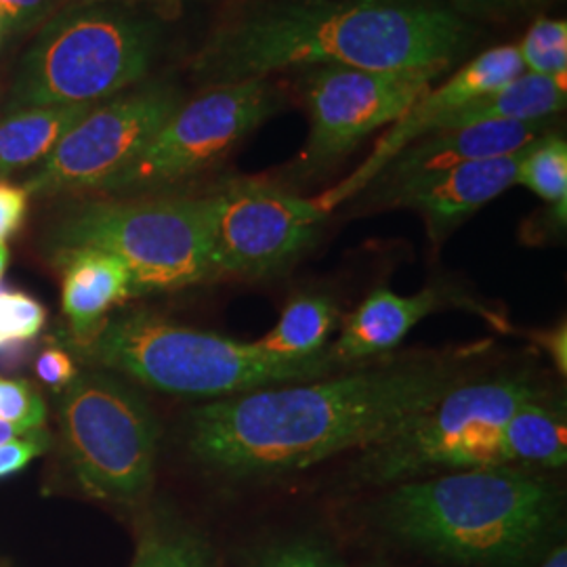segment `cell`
Returning <instances> with one entry per match:
<instances>
[{
	"label": "cell",
	"instance_id": "obj_16",
	"mask_svg": "<svg viewBox=\"0 0 567 567\" xmlns=\"http://www.w3.org/2000/svg\"><path fill=\"white\" fill-rule=\"evenodd\" d=\"M446 305H461V299H454L446 288H425L408 297L389 288H374L347 318L341 339L330 347V355L341 365L383 355L402 343L412 328Z\"/></svg>",
	"mask_w": 567,
	"mask_h": 567
},
{
	"label": "cell",
	"instance_id": "obj_20",
	"mask_svg": "<svg viewBox=\"0 0 567 567\" xmlns=\"http://www.w3.org/2000/svg\"><path fill=\"white\" fill-rule=\"evenodd\" d=\"M93 107L95 103H74L13 112L0 122V175L44 161L61 137Z\"/></svg>",
	"mask_w": 567,
	"mask_h": 567
},
{
	"label": "cell",
	"instance_id": "obj_14",
	"mask_svg": "<svg viewBox=\"0 0 567 567\" xmlns=\"http://www.w3.org/2000/svg\"><path fill=\"white\" fill-rule=\"evenodd\" d=\"M527 147L529 145L508 156L458 164L395 185L381 194H372L370 203L402 206L421 213L429 238L435 244L444 243L471 215L515 185L517 168L526 156Z\"/></svg>",
	"mask_w": 567,
	"mask_h": 567
},
{
	"label": "cell",
	"instance_id": "obj_9",
	"mask_svg": "<svg viewBox=\"0 0 567 567\" xmlns=\"http://www.w3.org/2000/svg\"><path fill=\"white\" fill-rule=\"evenodd\" d=\"M278 105L265 81L208 86L182 103L137 158L103 185L105 194H143L182 182L219 163L229 150L264 124Z\"/></svg>",
	"mask_w": 567,
	"mask_h": 567
},
{
	"label": "cell",
	"instance_id": "obj_12",
	"mask_svg": "<svg viewBox=\"0 0 567 567\" xmlns=\"http://www.w3.org/2000/svg\"><path fill=\"white\" fill-rule=\"evenodd\" d=\"M179 105L171 86H154L93 107L42 161L25 192L49 196L102 189L137 158Z\"/></svg>",
	"mask_w": 567,
	"mask_h": 567
},
{
	"label": "cell",
	"instance_id": "obj_10",
	"mask_svg": "<svg viewBox=\"0 0 567 567\" xmlns=\"http://www.w3.org/2000/svg\"><path fill=\"white\" fill-rule=\"evenodd\" d=\"M217 278L282 271L316 240L326 219L318 200L257 179H236L204 196Z\"/></svg>",
	"mask_w": 567,
	"mask_h": 567
},
{
	"label": "cell",
	"instance_id": "obj_8",
	"mask_svg": "<svg viewBox=\"0 0 567 567\" xmlns=\"http://www.w3.org/2000/svg\"><path fill=\"white\" fill-rule=\"evenodd\" d=\"M61 431L82 489L137 505L154 484L158 425L142 398L110 374H76L61 400Z\"/></svg>",
	"mask_w": 567,
	"mask_h": 567
},
{
	"label": "cell",
	"instance_id": "obj_21",
	"mask_svg": "<svg viewBox=\"0 0 567 567\" xmlns=\"http://www.w3.org/2000/svg\"><path fill=\"white\" fill-rule=\"evenodd\" d=\"M337 324L339 311L334 301L326 295L305 292L286 303L278 324L255 343L278 360H309L324 353Z\"/></svg>",
	"mask_w": 567,
	"mask_h": 567
},
{
	"label": "cell",
	"instance_id": "obj_1",
	"mask_svg": "<svg viewBox=\"0 0 567 567\" xmlns=\"http://www.w3.org/2000/svg\"><path fill=\"white\" fill-rule=\"evenodd\" d=\"M466 379L440 360L265 386L189 412L187 447L231 480L297 473L383 444Z\"/></svg>",
	"mask_w": 567,
	"mask_h": 567
},
{
	"label": "cell",
	"instance_id": "obj_33",
	"mask_svg": "<svg viewBox=\"0 0 567 567\" xmlns=\"http://www.w3.org/2000/svg\"><path fill=\"white\" fill-rule=\"evenodd\" d=\"M532 341L538 344L553 365L557 368L559 374H566L567 372V324L553 326L547 330H536L532 332Z\"/></svg>",
	"mask_w": 567,
	"mask_h": 567
},
{
	"label": "cell",
	"instance_id": "obj_29",
	"mask_svg": "<svg viewBox=\"0 0 567 567\" xmlns=\"http://www.w3.org/2000/svg\"><path fill=\"white\" fill-rule=\"evenodd\" d=\"M58 0H0V37L25 32L44 20Z\"/></svg>",
	"mask_w": 567,
	"mask_h": 567
},
{
	"label": "cell",
	"instance_id": "obj_27",
	"mask_svg": "<svg viewBox=\"0 0 567 567\" xmlns=\"http://www.w3.org/2000/svg\"><path fill=\"white\" fill-rule=\"evenodd\" d=\"M252 567H344L337 555L316 540H290L267 548Z\"/></svg>",
	"mask_w": 567,
	"mask_h": 567
},
{
	"label": "cell",
	"instance_id": "obj_32",
	"mask_svg": "<svg viewBox=\"0 0 567 567\" xmlns=\"http://www.w3.org/2000/svg\"><path fill=\"white\" fill-rule=\"evenodd\" d=\"M37 374L44 385L65 389L76 379V365L61 349H49L37 360Z\"/></svg>",
	"mask_w": 567,
	"mask_h": 567
},
{
	"label": "cell",
	"instance_id": "obj_28",
	"mask_svg": "<svg viewBox=\"0 0 567 567\" xmlns=\"http://www.w3.org/2000/svg\"><path fill=\"white\" fill-rule=\"evenodd\" d=\"M450 11L480 20H513L529 11H538L548 0H446Z\"/></svg>",
	"mask_w": 567,
	"mask_h": 567
},
{
	"label": "cell",
	"instance_id": "obj_17",
	"mask_svg": "<svg viewBox=\"0 0 567 567\" xmlns=\"http://www.w3.org/2000/svg\"><path fill=\"white\" fill-rule=\"evenodd\" d=\"M61 307L76 343H89L107 313L133 297L131 274L121 259L95 248L60 250Z\"/></svg>",
	"mask_w": 567,
	"mask_h": 567
},
{
	"label": "cell",
	"instance_id": "obj_34",
	"mask_svg": "<svg viewBox=\"0 0 567 567\" xmlns=\"http://www.w3.org/2000/svg\"><path fill=\"white\" fill-rule=\"evenodd\" d=\"M538 567H567V548L566 545L553 548L545 557V561Z\"/></svg>",
	"mask_w": 567,
	"mask_h": 567
},
{
	"label": "cell",
	"instance_id": "obj_7",
	"mask_svg": "<svg viewBox=\"0 0 567 567\" xmlns=\"http://www.w3.org/2000/svg\"><path fill=\"white\" fill-rule=\"evenodd\" d=\"M65 248H95L121 259L133 297L173 292L217 278L203 198L93 203L55 229Z\"/></svg>",
	"mask_w": 567,
	"mask_h": 567
},
{
	"label": "cell",
	"instance_id": "obj_22",
	"mask_svg": "<svg viewBox=\"0 0 567 567\" xmlns=\"http://www.w3.org/2000/svg\"><path fill=\"white\" fill-rule=\"evenodd\" d=\"M515 185H524L540 200L550 204L559 224H566L567 143L559 135H543L529 143L517 168Z\"/></svg>",
	"mask_w": 567,
	"mask_h": 567
},
{
	"label": "cell",
	"instance_id": "obj_4",
	"mask_svg": "<svg viewBox=\"0 0 567 567\" xmlns=\"http://www.w3.org/2000/svg\"><path fill=\"white\" fill-rule=\"evenodd\" d=\"M91 364L122 372L142 385L189 398H231L265 386L316 381L337 362L324 353L288 362L259 344L243 343L217 332L168 322L150 311H133L107 320L81 344Z\"/></svg>",
	"mask_w": 567,
	"mask_h": 567
},
{
	"label": "cell",
	"instance_id": "obj_26",
	"mask_svg": "<svg viewBox=\"0 0 567 567\" xmlns=\"http://www.w3.org/2000/svg\"><path fill=\"white\" fill-rule=\"evenodd\" d=\"M47 408L39 391L25 381H11L0 377V421L20 426L30 433L44 425Z\"/></svg>",
	"mask_w": 567,
	"mask_h": 567
},
{
	"label": "cell",
	"instance_id": "obj_2",
	"mask_svg": "<svg viewBox=\"0 0 567 567\" xmlns=\"http://www.w3.org/2000/svg\"><path fill=\"white\" fill-rule=\"evenodd\" d=\"M466 41L465 21L429 0H264L213 34L196 72L215 86L299 65L447 68Z\"/></svg>",
	"mask_w": 567,
	"mask_h": 567
},
{
	"label": "cell",
	"instance_id": "obj_13",
	"mask_svg": "<svg viewBox=\"0 0 567 567\" xmlns=\"http://www.w3.org/2000/svg\"><path fill=\"white\" fill-rule=\"evenodd\" d=\"M524 74V65L515 44H503L489 49L480 58L468 61L465 68L458 70L450 81L437 89H429L416 102L412 103L400 121L393 122L391 131L381 142L377 143L374 152L353 175H349L341 185L326 192L318 198L326 213H330L337 204L349 200L358 192L365 189L372 179L391 163L410 143L419 142L421 137L435 133L444 122L456 112L465 110L482 97L494 93L496 89L515 81Z\"/></svg>",
	"mask_w": 567,
	"mask_h": 567
},
{
	"label": "cell",
	"instance_id": "obj_15",
	"mask_svg": "<svg viewBox=\"0 0 567 567\" xmlns=\"http://www.w3.org/2000/svg\"><path fill=\"white\" fill-rule=\"evenodd\" d=\"M547 121L484 122L465 128L431 133L402 150L365 189H370L372 196L458 164L515 154L547 135Z\"/></svg>",
	"mask_w": 567,
	"mask_h": 567
},
{
	"label": "cell",
	"instance_id": "obj_23",
	"mask_svg": "<svg viewBox=\"0 0 567 567\" xmlns=\"http://www.w3.org/2000/svg\"><path fill=\"white\" fill-rule=\"evenodd\" d=\"M131 567H217L215 555L198 534L177 526L150 527Z\"/></svg>",
	"mask_w": 567,
	"mask_h": 567
},
{
	"label": "cell",
	"instance_id": "obj_6",
	"mask_svg": "<svg viewBox=\"0 0 567 567\" xmlns=\"http://www.w3.org/2000/svg\"><path fill=\"white\" fill-rule=\"evenodd\" d=\"M543 393L527 372L465 381L404 431L362 450L349 473L360 484L395 486L450 471L505 465L503 429L519 405Z\"/></svg>",
	"mask_w": 567,
	"mask_h": 567
},
{
	"label": "cell",
	"instance_id": "obj_24",
	"mask_svg": "<svg viewBox=\"0 0 567 567\" xmlns=\"http://www.w3.org/2000/svg\"><path fill=\"white\" fill-rule=\"evenodd\" d=\"M524 72L566 84L567 21L540 18L517 47Z\"/></svg>",
	"mask_w": 567,
	"mask_h": 567
},
{
	"label": "cell",
	"instance_id": "obj_30",
	"mask_svg": "<svg viewBox=\"0 0 567 567\" xmlns=\"http://www.w3.org/2000/svg\"><path fill=\"white\" fill-rule=\"evenodd\" d=\"M49 437L42 429L25 433L21 440H11L0 446V477L13 475L47 450Z\"/></svg>",
	"mask_w": 567,
	"mask_h": 567
},
{
	"label": "cell",
	"instance_id": "obj_3",
	"mask_svg": "<svg viewBox=\"0 0 567 567\" xmlns=\"http://www.w3.org/2000/svg\"><path fill=\"white\" fill-rule=\"evenodd\" d=\"M561 489L527 466H480L410 480L374 508L398 545L463 567H522L557 532Z\"/></svg>",
	"mask_w": 567,
	"mask_h": 567
},
{
	"label": "cell",
	"instance_id": "obj_35",
	"mask_svg": "<svg viewBox=\"0 0 567 567\" xmlns=\"http://www.w3.org/2000/svg\"><path fill=\"white\" fill-rule=\"evenodd\" d=\"M16 435H25V431H21L20 426L11 425L7 421H0V446L11 442Z\"/></svg>",
	"mask_w": 567,
	"mask_h": 567
},
{
	"label": "cell",
	"instance_id": "obj_37",
	"mask_svg": "<svg viewBox=\"0 0 567 567\" xmlns=\"http://www.w3.org/2000/svg\"><path fill=\"white\" fill-rule=\"evenodd\" d=\"M360 567H395V566H386V564H365V566Z\"/></svg>",
	"mask_w": 567,
	"mask_h": 567
},
{
	"label": "cell",
	"instance_id": "obj_38",
	"mask_svg": "<svg viewBox=\"0 0 567 567\" xmlns=\"http://www.w3.org/2000/svg\"><path fill=\"white\" fill-rule=\"evenodd\" d=\"M0 39H2V37H0Z\"/></svg>",
	"mask_w": 567,
	"mask_h": 567
},
{
	"label": "cell",
	"instance_id": "obj_36",
	"mask_svg": "<svg viewBox=\"0 0 567 567\" xmlns=\"http://www.w3.org/2000/svg\"><path fill=\"white\" fill-rule=\"evenodd\" d=\"M7 264H9V250H7V244H0V280L4 276Z\"/></svg>",
	"mask_w": 567,
	"mask_h": 567
},
{
	"label": "cell",
	"instance_id": "obj_11",
	"mask_svg": "<svg viewBox=\"0 0 567 567\" xmlns=\"http://www.w3.org/2000/svg\"><path fill=\"white\" fill-rule=\"evenodd\" d=\"M446 68L368 72L309 68L301 79L311 131L297 164L301 177L322 175L347 158L368 135L400 121Z\"/></svg>",
	"mask_w": 567,
	"mask_h": 567
},
{
	"label": "cell",
	"instance_id": "obj_25",
	"mask_svg": "<svg viewBox=\"0 0 567 567\" xmlns=\"http://www.w3.org/2000/svg\"><path fill=\"white\" fill-rule=\"evenodd\" d=\"M47 322V311L23 292H0V347L34 339Z\"/></svg>",
	"mask_w": 567,
	"mask_h": 567
},
{
	"label": "cell",
	"instance_id": "obj_5",
	"mask_svg": "<svg viewBox=\"0 0 567 567\" xmlns=\"http://www.w3.org/2000/svg\"><path fill=\"white\" fill-rule=\"evenodd\" d=\"M158 28L112 4L65 11L44 25L21 60L9 107L74 105L107 100L147 74Z\"/></svg>",
	"mask_w": 567,
	"mask_h": 567
},
{
	"label": "cell",
	"instance_id": "obj_18",
	"mask_svg": "<svg viewBox=\"0 0 567 567\" xmlns=\"http://www.w3.org/2000/svg\"><path fill=\"white\" fill-rule=\"evenodd\" d=\"M564 110L566 84L524 72L515 81L450 116L437 131L465 128L484 122L548 121Z\"/></svg>",
	"mask_w": 567,
	"mask_h": 567
},
{
	"label": "cell",
	"instance_id": "obj_19",
	"mask_svg": "<svg viewBox=\"0 0 567 567\" xmlns=\"http://www.w3.org/2000/svg\"><path fill=\"white\" fill-rule=\"evenodd\" d=\"M505 465L561 468L567 463L566 408L547 393L519 405L503 429Z\"/></svg>",
	"mask_w": 567,
	"mask_h": 567
},
{
	"label": "cell",
	"instance_id": "obj_31",
	"mask_svg": "<svg viewBox=\"0 0 567 567\" xmlns=\"http://www.w3.org/2000/svg\"><path fill=\"white\" fill-rule=\"evenodd\" d=\"M28 196L25 187L0 182V244L20 231L28 210Z\"/></svg>",
	"mask_w": 567,
	"mask_h": 567
}]
</instances>
